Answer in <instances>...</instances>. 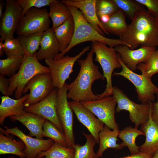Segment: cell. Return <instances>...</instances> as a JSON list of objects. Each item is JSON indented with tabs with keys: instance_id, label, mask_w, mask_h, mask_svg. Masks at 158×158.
Masks as SVG:
<instances>
[{
	"instance_id": "6da1fadb",
	"label": "cell",
	"mask_w": 158,
	"mask_h": 158,
	"mask_svg": "<svg viewBox=\"0 0 158 158\" xmlns=\"http://www.w3.org/2000/svg\"><path fill=\"white\" fill-rule=\"evenodd\" d=\"M93 49L91 48L84 59L77 61L80 67L79 73L75 80L69 84L65 83L68 92V99L81 102L98 99V96L93 92L92 86L96 80H104L103 75L99 71V67L93 61Z\"/></svg>"
},
{
	"instance_id": "8992f818",
	"label": "cell",
	"mask_w": 158,
	"mask_h": 158,
	"mask_svg": "<svg viewBox=\"0 0 158 158\" xmlns=\"http://www.w3.org/2000/svg\"><path fill=\"white\" fill-rule=\"evenodd\" d=\"M113 96L117 102L116 111L123 110L128 112L129 118L135 124V127L139 126L149 119L152 102L138 104L130 99L117 86H113Z\"/></svg>"
},
{
	"instance_id": "44dd1931",
	"label": "cell",
	"mask_w": 158,
	"mask_h": 158,
	"mask_svg": "<svg viewBox=\"0 0 158 158\" xmlns=\"http://www.w3.org/2000/svg\"><path fill=\"white\" fill-rule=\"evenodd\" d=\"M150 113L151 110L148 120L140 125L141 130L145 133V140L140 146L139 151L152 156L158 150V126L152 120Z\"/></svg>"
},
{
	"instance_id": "d590c367",
	"label": "cell",
	"mask_w": 158,
	"mask_h": 158,
	"mask_svg": "<svg viewBox=\"0 0 158 158\" xmlns=\"http://www.w3.org/2000/svg\"><path fill=\"white\" fill-rule=\"evenodd\" d=\"M96 9L98 19L104 15L111 16L120 9L114 0H97Z\"/></svg>"
},
{
	"instance_id": "8fae6325",
	"label": "cell",
	"mask_w": 158,
	"mask_h": 158,
	"mask_svg": "<svg viewBox=\"0 0 158 158\" xmlns=\"http://www.w3.org/2000/svg\"><path fill=\"white\" fill-rule=\"evenodd\" d=\"M67 92L65 84L63 87L58 89L56 110L66 137L68 147L74 150L75 144L73 128V111L67 100Z\"/></svg>"
},
{
	"instance_id": "5bb4252c",
	"label": "cell",
	"mask_w": 158,
	"mask_h": 158,
	"mask_svg": "<svg viewBox=\"0 0 158 158\" xmlns=\"http://www.w3.org/2000/svg\"><path fill=\"white\" fill-rule=\"evenodd\" d=\"M58 89L55 88L46 97L35 104L25 107L27 112L37 114L54 124L63 133L56 110Z\"/></svg>"
},
{
	"instance_id": "83f0119b",
	"label": "cell",
	"mask_w": 158,
	"mask_h": 158,
	"mask_svg": "<svg viewBox=\"0 0 158 158\" xmlns=\"http://www.w3.org/2000/svg\"><path fill=\"white\" fill-rule=\"evenodd\" d=\"M102 23L108 34L110 33L119 37L125 31L128 25L126 21V15L121 9L111 15L107 23Z\"/></svg>"
},
{
	"instance_id": "4316f807",
	"label": "cell",
	"mask_w": 158,
	"mask_h": 158,
	"mask_svg": "<svg viewBox=\"0 0 158 158\" xmlns=\"http://www.w3.org/2000/svg\"><path fill=\"white\" fill-rule=\"evenodd\" d=\"M140 135L145 136V133L138 128L127 126L119 132L118 137L122 141L121 143L124 147H127L131 155L136 154L140 152V146L135 143L137 137Z\"/></svg>"
},
{
	"instance_id": "277c9868",
	"label": "cell",
	"mask_w": 158,
	"mask_h": 158,
	"mask_svg": "<svg viewBox=\"0 0 158 158\" xmlns=\"http://www.w3.org/2000/svg\"><path fill=\"white\" fill-rule=\"evenodd\" d=\"M36 54L31 56L24 55L20 69L14 75L9 78L8 96H12L14 92L15 99L20 98L24 88L32 78L40 73H50L48 67L43 65L39 62Z\"/></svg>"
},
{
	"instance_id": "ab89813d",
	"label": "cell",
	"mask_w": 158,
	"mask_h": 158,
	"mask_svg": "<svg viewBox=\"0 0 158 158\" xmlns=\"http://www.w3.org/2000/svg\"><path fill=\"white\" fill-rule=\"evenodd\" d=\"M10 85L9 78L0 75V91L4 96H8V90Z\"/></svg>"
},
{
	"instance_id": "e575fe53",
	"label": "cell",
	"mask_w": 158,
	"mask_h": 158,
	"mask_svg": "<svg viewBox=\"0 0 158 158\" xmlns=\"http://www.w3.org/2000/svg\"><path fill=\"white\" fill-rule=\"evenodd\" d=\"M44 137L49 138L60 145L68 147L66 136L54 124L46 120L43 126Z\"/></svg>"
},
{
	"instance_id": "1f68e13d",
	"label": "cell",
	"mask_w": 158,
	"mask_h": 158,
	"mask_svg": "<svg viewBox=\"0 0 158 158\" xmlns=\"http://www.w3.org/2000/svg\"><path fill=\"white\" fill-rule=\"evenodd\" d=\"M74 154V150L64 147L54 142L49 150L40 153L37 157H44V158H73Z\"/></svg>"
},
{
	"instance_id": "7bdbcfd3",
	"label": "cell",
	"mask_w": 158,
	"mask_h": 158,
	"mask_svg": "<svg viewBox=\"0 0 158 158\" xmlns=\"http://www.w3.org/2000/svg\"><path fill=\"white\" fill-rule=\"evenodd\" d=\"M110 16L107 15H103L101 16L99 19L101 23H106L109 20Z\"/></svg>"
},
{
	"instance_id": "d6986e66",
	"label": "cell",
	"mask_w": 158,
	"mask_h": 158,
	"mask_svg": "<svg viewBox=\"0 0 158 158\" xmlns=\"http://www.w3.org/2000/svg\"><path fill=\"white\" fill-rule=\"evenodd\" d=\"M59 46L54 30L52 28H49L43 33L36 56L39 60H53L59 54Z\"/></svg>"
},
{
	"instance_id": "3957f363",
	"label": "cell",
	"mask_w": 158,
	"mask_h": 158,
	"mask_svg": "<svg viewBox=\"0 0 158 158\" xmlns=\"http://www.w3.org/2000/svg\"><path fill=\"white\" fill-rule=\"evenodd\" d=\"M67 6L71 12L74 21L75 28L74 35L72 40L69 46L64 51L57 55L54 60L62 58L73 47L86 42L99 41L111 47H114L119 45L127 46L120 39L109 38L101 34L87 21L80 11L75 7Z\"/></svg>"
},
{
	"instance_id": "52a82bcc",
	"label": "cell",
	"mask_w": 158,
	"mask_h": 158,
	"mask_svg": "<svg viewBox=\"0 0 158 158\" xmlns=\"http://www.w3.org/2000/svg\"><path fill=\"white\" fill-rule=\"evenodd\" d=\"M50 24L47 9L32 8L22 17L16 31L20 36L44 32L49 28Z\"/></svg>"
},
{
	"instance_id": "8d00e7d4",
	"label": "cell",
	"mask_w": 158,
	"mask_h": 158,
	"mask_svg": "<svg viewBox=\"0 0 158 158\" xmlns=\"http://www.w3.org/2000/svg\"><path fill=\"white\" fill-rule=\"evenodd\" d=\"M4 41L3 51L7 57L24 56V51L17 38L8 39Z\"/></svg>"
},
{
	"instance_id": "d4e9b609",
	"label": "cell",
	"mask_w": 158,
	"mask_h": 158,
	"mask_svg": "<svg viewBox=\"0 0 158 158\" xmlns=\"http://www.w3.org/2000/svg\"><path fill=\"white\" fill-rule=\"evenodd\" d=\"M74 21L72 16L62 24L54 30L61 52L64 51L71 43L74 35Z\"/></svg>"
},
{
	"instance_id": "7c38bea8",
	"label": "cell",
	"mask_w": 158,
	"mask_h": 158,
	"mask_svg": "<svg viewBox=\"0 0 158 158\" xmlns=\"http://www.w3.org/2000/svg\"><path fill=\"white\" fill-rule=\"evenodd\" d=\"M50 73H40L32 78L24 88L23 94L30 91L29 96L24 103L25 107L42 100L55 89Z\"/></svg>"
},
{
	"instance_id": "f1b7e54d",
	"label": "cell",
	"mask_w": 158,
	"mask_h": 158,
	"mask_svg": "<svg viewBox=\"0 0 158 158\" xmlns=\"http://www.w3.org/2000/svg\"><path fill=\"white\" fill-rule=\"evenodd\" d=\"M83 134L86 138V142L83 145L75 144L73 158H100L94 151V147L97 143L94 138L91 134L83 132Z\"/></svg>"
},
{
	"instance_id": "ffe728a7",
	"label": "cell",
	"mask_w": 158,
	"mask_h": 158,
	"mask_svg": "<svg viewBox=\"0 0 158 158\" xmlns=\"http://www.w3.org/2000/svg\"><path fill=\"white\" fill-rule=\"evenodd\" d=\"M29 94H25L20 98L14 99L9 96L1 97L0 105V124L3 125L5 119L11 116H20L25 114L24 103L27 99Z\"/></svg>"
},
{
	"instance_id": "7402d4cb",
	"label": "cell",
	"mask_w": 158,
	"mask_h": 158,
	"mask_svg": "<svg viewBox=\"0 0 158 158\" xmlns=\"http://www.w3.org/2000/svg\"><path fill=\"white\" fill-rule=\"evenodd\" d=\"M10 118L23 125L30 131L29 135L43 139V126L46 119L35 114L26 112L20 116H11Z\"/></svg>"
},
{
	"instance_id": "484cf974",
	"label": "cell",
	"mask_w": 158,
	"mask_h": 158,
	"mask_svg": "<svg viewBox=\"0 0 158 158\" xmlns=\"http://www.w3.org/2000/svg\"><path fill=\"white\" fill-rule=\"evenodd\" d=\"M25 148V145L21 140H16L0 133L1 155L12 154L18 156L20 158H25L26 157L23 152Z\"/></svg>"
},
{
	"instance_id": "d6a6232c",
	"label": "cell",
	"mask_w": 158,
	"mask_h": 158,
	"mask_svg": "<svg viewBox=\"0 0 158 158\" xmlns=\"http://www.w3.org/2000/svg\"><path fill=\"white\" fill-rule=\"evenodd\" d=\"M137 69L142 74L150 79L153 75L158 73V49L154 51L145 61L139 63Z\"/></svg>"
},
{
	"instance_id": "ee69618b",
	"label": "cell",
	"mask_w": 158,
	"mask_h": 158,
	"mask_svg": "<svg viewBox=\"0 0 158 158\" xmlns=\"http://www.w3.org/2000/svg\"><path fill=\"white\" fill-rule=\"evenodd\" d=\"M0 56H2L4 55L3 48H4V43L3 42L4 41L1 38H0Z\"/></svg>"
},
{
	"instance_id": "cb8c5ba5",
	"label": "cell",
	"mask_w": 158,
	"mask_h": 158,
	"mask_svg": "<svg viewBox=\"0 0 158 158\" xmlns=\"http://www.w3.org/2000/svg\"><path fill=\"white\" fill-rule=\"evenodd\" d=\"M49 15L52 22V28L54 30L72 16L68 6L61 1L54 0L49 6Z\"/></svg>"
},
{
	"instance_id": "bcb514c9",
	"label": "cell",
	"mask_w": 158,
	"mask_h": 158,
	"mask_svg": "<svg viewBox=\"0 0 158 158\" xmlns=\"http://www.w3.org/2000/svg\"><path fill=\"white\" fill-rule=\"evenodd\" d=\"M152 158H158V150L155 152Z\"/></svg>"
},
{
	"instance_id": "ac0fdd59",
	"label": "cell",
	"mask_w": 158,
	"mask_h": 158,
	"mask_svg": "<svg viewBox=\"0 0 158 158\" xmlns=\"http://www.w3.org/2000/svg\"><path fill=\"white\" fill-rule=\"evenodd\" d=\"M97 0H63L61 1L67 6L75 7L82 13L87 21L100 34L104 36L102 30L107 34L98 19L96 11Z\"/></svg>"
},
{
	"instance_id": "603a6c76",
	"label": "cell",
	"mask_w": 158,
	"mask_h": 158,
	"mask_svg": "<svg viewBox=\"0 0 158 158\" xmlns=\"http://www.w3.org/2000/svg\"><path fill=\"white\" fill-rule=\"evenodd\" d=\"M111 129L104 125L103 129L99 133V146L96 154L99 158L102 157L104 152L108 149L120 150L124 147L121 143H117L119 130Z\"/></svg>"
},
{
	"instance_id": "74e56055",
	"label": "cell",
	"mask_w": 158,
	"mask_h": 158,
	"mask_svg": "<svg viewBox=\"0 0 158 158\" xmlns=\"http://www.w3.org/2000/svg\"><path fill=\"white\" fill-rule=\"evenodd\" d=\"M54 0H17L16 1L22 8V17L30 8H41L49 6Z\"/></svg>"
},
{
	"instance_id": "30bf717a",
	"label": "cell",
	"mask_w": 158,
	"mask_h": 158,
	"mask_svg": "<svg viewBox=\"0 0 158 158\" xmlns=\"http://www.w3.org/2000/svg\"><path fill=\"white\" fill-rule=\"evenodd\" d=\"M80 102L105 126L112 130H119L115 116L117 102L113 96H105L96 100Z\"/></svg>"
},
{
	"instance_id": "f546056e",
	"label": "cell",
	"mask_w": 158,
	"mask_h": 158,
	"mask_svg": "<svg viewBox=\"0 0 158 158\" xmlns=\"http://www.w3.org/2000/svg\"><path fill=\"white\" fill-rule=\"evenodd\" d=\"M43 32H39L27 36L19 35L17 38L25 52V54L32 56L39 49ZM24 54V55H25Z\"/></svg>"
},
{
	"instance_id": "836d02e7",
	"label": "cell",
	"mask_w": 158,
	"mask_h": 158,
	"mask_svg": "<svg viewBox=\"0 0 158 158\" xmlns=\"http://www.w3.org/2000/svg\"><path fill=\"white\" fill-rule=\"evenodd\" d=\"M119 8L132 20L140 12L146 10L135 0H114Z\"/></svg>"
},
{
	"instance_id": "c3c4849f",
	"label": "cell",
	"mask_w": 158,
	"mask_h": 158,
	"mask_svg": "<svg viewBox=\"0 0 158 158\" xmlns=\"http://www.w3.org/2000/svg\"><path fill=\"white\" fill-rule=\"evenodd\" d=\"M157 23L158 24V18H156Z\"/></svg>"
},
{
	"instance_id": "f35d334b",
	"label": "cell",
	"mask_w": 158,
	"mask_h": 158,
	"mask_svg": "<svg viewBox=\"0 0 158 158\" xmlns=\"http://www.w3.org/2000/svg\"><path fill=\"white\" fill-rule=\"evenodd\" d=\"M146 7L148 11L155 18H158V0H135Z\"/></svg>"
},
{
	"instance_id": "7a4b0ae2",
	"label": "cell",
	"mask_w": 158,
	"mask_h": 158,
	"mask_svg": "<svg viewBox=\"0 0 158 158\" xmlns=\"http://www.w3.org/2000/svg\"><path fill=\"white\" fill-rule=\"evenodd\" d=\"M119 37L131 49L139 46H158V24L156 18L147 11L139 13Z\"/></svg>"
},
{
	"instance_id": "4dcf8cb0",
	"label": "cell",
	"mask_w": 158,
	"mask_h": 158,
	"mask_svg": "<svg viewBox=\"0 0 158 158\" xmlns=\"http://www.w3.org/2000/svg\"><path fill=\"white\" fill-rule=\"evenodd\" d=\"M23 56H13L0 59V75L11 77L20 69Z\"/></svg>"
},
{
	"instance_id": "e0dca14e",
	"label": "cell",
	"mask_w": 158,
	"mask_h": 158,
	"mask_svg": "<svg viewBox=\"0 0 158 158\" xmlns=\"http://www.w3.org/2000/svg\"><path fill=\"white\" fill-rule=\"evenodd\" d=\"M68 104L78 121L87 129L99 144V133L103 129L104 124L80 102L72 101L68 102Z\"/></svg>"
},
{
	"instance_id": "4fadbf2b",
	"label": "cell",
	"mask_w": 158,
	"mask_h": 158,
	"mask_svg": "<svg viewBox=\"0 0 158 158\" xmlns=\"http://www.w3.org/2000/svg\"><path fill=\"white\" fill-rule=\"evenodd\" d=\"M5 129L0 128L1 133L8 135L11 134L19 138L24 143L25 148L24 152L26 157H37L40 153L49 150L54 144V141L51 139L46 140L34 138L25 134L17 127L8 128L4 127Z\"/></svg>"
},
{
	"instance_id": "9c48e42d",
	"label": "cell",
	"mask_w": 158,
	"mask_h": 158,
	"mask_svg": "<svg viewBox=\"0 0 158 158\" xmlns=\"http://www.w3.org/2000/svg\"><path fill=\"white\" fill-rule=\"evenodd\" d=\"M90 48V46L86 47L74 56L66 55L57 60H45V63L49 68L55 88L59 89L64 86L66 80L70 79V75L73 72V68L75 62Z\"/></svg>"
},
{
	"instance_id": "60d3db41",
	"label": "cell",
	"mask_w": 158,
	"mask_h": 158,
	"mask_svg": "<svg viewBox=\"0 0 158 158\" xmlns=\"http://www.w3.org/2000/svg\"><path fill=\"white\" fill-rule=\"evenodd\" d=\"M156 95L157 101L151 103L150 114L152 120L158 126V94Z\"/></svg>"
},
{
	"instance_id": "ba28073f",
	"label": "cell",
	"mask_w": 158,
	"mask_h": 158,
	"mask_svg": "<svg viewBox=\"0 0 158 158\" xmlns=\"http://www.w3.org/2000/svg\"><path fill=\"white\" fill-rule=\"evenodd\" d=\"M117 54L122 70L120 72H114L113 75L121 76L130 81L135 87L138 99L141 103L153 102L155 99V95L158 94V87L151 79L129 69Z\"/></svg>"
},
{
	"instance_id": "2e32d148",
	"label": "cell",
	"mask_w": 158,
	"mask_h": 158,
	"mask_svg": "<svg viewBox=\"0 0 158 158\" xmlns=\"http://www.w3.org/2000/svg\"><path fill=\"white\" fill-rule=\"evenodd\" d=\"M123 62L130 70L134 72L140 63L145 61L156 50L155 47L141 46L131 49L126 45H119L114 47Z\"/></svg>"
},
{
	"instance_id": "5b68a950",
	"label": "cell",
	"mask_w": 158,
	"mask_h": 158,
	"mask_svg": "<svg viewBox=\"0 0 158 158\" xmlns=\"http://www.w3.org/2000/svg\"><path fill=\"white\" fill-rule=\"evenodd\" d=\"M91 48L95 54V61L101 65L104 77L106 79L107 82L105 90L97 95L99 99L105 96L113 95L112 73L115 69L120 68L121 66L114 48L108 47L104 43L97 41L92 42Z\"/></svg>"
},
{
	"instance_id": "7dc6e473",
	"label": "cell",
	"mask_w": 158,
	"mask_h": 158,
	"mask_svg": "<svg viewBox=\"0 0 158 158\" xmlns=\"http://www.w3.org/2000/svg\"><path fill=\"white\" fill-rule=\"evenodd\" d=\"M17 158L16 157H13V156H10L8 157H7V158ZM25 158H44V157H34V158H30V157H26Z\"/></svg>"
},
{
	"instance_id": "9a60e30c",
	"label": "cell",
	"mask_w": 158,
	"mask_h": 158,
	"mask_svg": "<svg viewBox=\"0 0 158 158\" xmlns=\"http://www.w3.org/2000/svg\"><path fill=\"white\" fill-rule=\"evenodd\" d=\"M6 9L1 18L0 35L4 41L14 38V34L22 17V8L16 1L7 0Z\"/></svg>"
},
{
	"instance_id": "b9f144b4",
	"label": "cell",
	"mask_w": 158,
	"mask_h": 158,
	"mask_svg": "<svg viewBox=\"0 0 158 158\" xmlns=\"http://www.w3.org/2000/svg\"><path fill=\"white\" fill-rule=\"evenodd\" d=\"M152 155L147 153L140 152L136 154L131 155L121 158H152Z\"/></svg>"
},
{
	"instance_id": "f6af8a7d",
	"label": "cell",
	"mask_w": 158,
	"mask_h": 158,
	"mask_svg": "<svg viewBox=\"0 0 158 158\" xmlns=\"http://www.w3.org/2000/svg\"><path fill=\"white\" fill-rule=\"evenodd\" d=\"M5 5V4L2 1H0V18L2 17L3 13V11L4 8V6Z\"/></svg>"
}]
</instances>
